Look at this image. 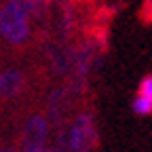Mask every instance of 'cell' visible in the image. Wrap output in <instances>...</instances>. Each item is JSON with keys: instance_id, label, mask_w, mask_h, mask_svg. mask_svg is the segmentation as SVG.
Listing matches in <instances>:
<instances>
[{"instance_id": "obj_1", "label": "cell", "mask_w": 152, "mask_h": 152, "mask_svg": "<svg viewBox=\"0 0 152 152\" xmlns=\"http://www.w3.org/2000/svg\"><path fill=\"white\" fill-rule=\"evenodd\" d=\"M66 144L70 152H93L99 144V133L95 127V118L91 112H80L76 116L68 131H66Z\"/></svg>"}, {"instance_id": "obj_4", "label": "cell", "mask_w": 152, "mask_h": 152, "mask_svg": "<svg viewBox=\"0 0 152 152\" xmlns=\"http://www.w3.org/2000/svg\"><path fill=\"white\" fill-rule=\"evenodd\" d=\"M131 108L137 116H150L152 114V74H144L140 78Z\"/></svg>"}, {"instance_id": "obj_9", "label": "cell", "mask_w": 152, "mask_h": 152, "mask_svg": "<svg viewBox=\"0 0 152 152\" xmlns=\"http://www.w3.org/2000/svg\"><path fill=\"white\" fill-rule=\"evenodd\" d=\"M0 152H17V150L11 148V146H2V148H0Z\"/></svg>"}, {"instance_id": "obj_5", "label": "cell", "mask_w": 152, "mask_h": 152, "mask_svg": "<svg viewBox=\"0 0 152 152\" xmlns=\"http://www.w3.org/2000/svg\"><path fill=\"white\" fill-rule=\"evenodd\" d=\"M49 59L53 66V72L57 74H70L72 64H74V49L68 47L66 42H53L47 47Z\"/></svg>"}, {"instance_id": "obj_3", "label": "cell", "mask_w": 152, "mask_h": 152, "mask_svg": "<svg viewBox=\"0 0 152 152\" xmlns=\"http://www.w3.org/2000/svg\"><path fill=\"white\" fill-rule=\"evenodd\" d=\"M49 123L45 116H32L21 131V152H49Z\"/></svg>"}, {"instance_id": "obj_7", "label": "cell", "mask_w": 152, "mask_h": 152, "mask_svg": "<svg viewBox=\"0 0 152 152\" xmlns=\"http://www.w3.org/2000/svg\"><path fill=\"white\" fill-rule=\"evenodd\" d=\"M23 87H26V78L19 70L11 68V70H4L0 74V97L13 99L23 91Z\"/></svg>"}, {"instance_id": "obj_2", "label": "cell", "mask_w": 152, "mask_h": 152, "mask_svg": "<svg viewBox=\"0 0 152 152\" xmlns=\"http://www.w3.org/2000/svg\"><path fill=\"white\" fill-rule=\"evenodd\" d=\"M0 36L9 45H23L30 38V17L11 2L0 7Z\"/></svg>"}, {"instance_id": "obj_6", "label": "cell", "mask_w": 152, "mask_h": 152, "mask_svg": "<svg viewBox=\"0 0 152 152\" xmlns=\"http://www.w3.org/2000/svg\"><path fill=\"white\" fill-rule=\"evenodd\" d=\"M9 2L40 23H47L53 13V0H9Z\"/></svg>"}, {"instance_id": "obj_8", "label": "cell", "mask_w": 152, "mask_h": 152, "mask_svg": "<svg viewBox=\"0 0 152 152\" xmlns=\"http://www.w3.org/2000/svg\"><path fill=\"white\" fill-rule=\"evenodd\" d=\"M68 99H70V91L66 87H59V89H55L51 93V97H49V116H51L53 125H61L64 106L68 104Z\"/></svg>"}]
</instances>
